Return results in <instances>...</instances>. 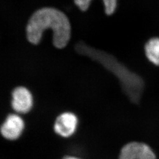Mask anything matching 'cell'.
<instances>
[{
    "label": "cell",
    "mask_w": 159,
    "mask_h": 159,
    "mask_svg": "<svg viewBox=\"0 0 159 159\" xmlns=\"http://www.w3.org/2000/svg\"><path fill=\"white\" fill-rule=\"evenodd\" d=\"M91 0H74L75 4L79 7L80 9L82 11H85L89 7ZM105 11L110 15L113 14L117 7V0H102Z\"/></svg>",
    "instance_id": "8"
},
{
    "label": "cell",
    "mask_w": 159,
    "mask_h": 159,
    "mask_svg": "<svg viewBox=\"0 0 159 159\" xmlns=\"http://www.w3.org/2000/svg\"><path fill=\"white\" fill-rule=\"evenodd\" d=\"M24 129V122L18 115H9L1 127V133L6 139L14 140L18 139Z\"/></svg>",
    "instance_id": "6"
},
{
    "label": "cell",
    "mask_w": 159,
    "mask_h": 159,
    "mask_svg": "<svg viewBox=\"0 0 159 159\" xmlns=\"http://www.w3.org/2000/svg\"><path fill=\"white\" fill-rule=\"evenodd\" d=\"M144 49L148 60L154 65L159 66V38H153L148 40Z\"/></svg>",
    "instance_id": "7"
},
{
    "label": "cell",
    "mask_w": 159,
    "mask_h": 159,
    "mask_svg": "<svg viewBox=\"0 0 159 159\" xmlns=\"http://www.w3.org/2000/svg\"><path fill=\"white\" fill-rule=\"evenodd\" d=\"M75 50L80 54L90 58L115 75L131 102L136 104L140 102L144 82L140 75L131 71L112 55L87 46L83 42L76 44Z\"/></svg>",
    "instance_id": "1"
},
{
    "label": "cell",
    "mask_w": 159,
    "mask_h": 159,
    "mask_svg": "<svg viewBox=\"0 0 159 159\" xmlns=\"http://www.w3.org/2000/svg\"><path fill=\"white\" fill-rule=\"evenodd\" d=\"M119 159H157L153 150L146 143L132 142L120 150Z\"/></svg>",
    "instance_id": "3"
},
{
    "label": "cell",
    "mask_w": 159,
    "mask_h": 159,
    "mask_svg": "<svg viewBox=\"0 0 159 159\" xmlns=\"http://www.w3.org/2000/svg\"><path fill=\"white\" fill-rule=\"evenodd\" d=\"M77 125V116L72 113L66 112L57 117L54 129L57 134L64 137H68L75 133Z\"/></svg>",
    "instance_id": "5"
},
{
    "label": "cell",
    "mask_w": 159,
    "mask_h": 159,
    "mask_svg": "<svg viewBox=\"0 0 159 159\" xmlns=\"http://www.w3.org/2000/svg\"><path fill=\"white\" fill-rule=\"evenodd\" d=\"M63 159H80L76 157H73V156H66L64 157Z\"/></svg>",
    "instance_id": "9"
},
{
    "label": "cell",
    "mask_w": 159,
    "mask_h": 159,
    "mask_svg": "<svg viewBox=\"0 0 159 159\" xmlns=\"http://www.w3.org/2000/svg\"><path fill=\"white\" fill-rule=\"evenodd\" d=\"M11 105L12 108L19 113H27L30 111L33 104L31 93L24 87L16 88L12 94Z\"/></svg>",
    "instance_id": "4"
},
{
    "label": "cell",
    "mask_w": 159,
    "mask_h": 159,
    "mask_svg": "<svg viewBox=\"0 0 159 159\" xmlns=\"http://www.w3.org/2000/svg\"><path fill=\"white\" fill-rule=\"evenodd\" d=\"M53 32V44L57 48L67 45L71 37V25L63 12L54 8H43L34 12L27 26V37L29 42L37 44L47 29Z\"/></svg>",
    "instance_id": "2"
}]
</instances>
